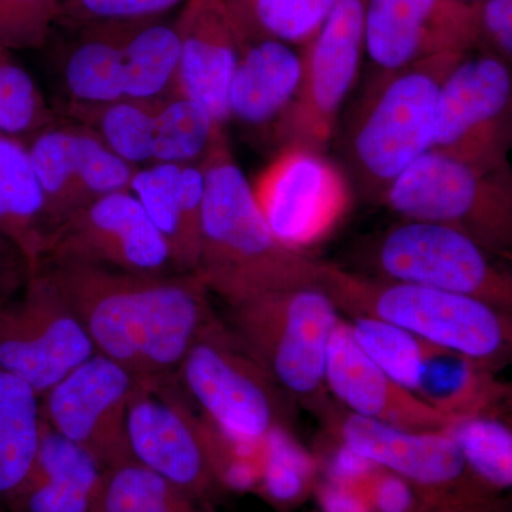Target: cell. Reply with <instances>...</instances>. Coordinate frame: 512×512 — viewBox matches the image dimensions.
<instances>
[{"label": "cell", "mask_w": 512, "mask_h": 512, "mask_svg": "<svg viewBox=\"0 0 512 512\" xmlns=\"http://www.w3.org/2000/svg\"><path fill=\"white\" fill-rule=\"evenodd\" d=\"M174 376L198 413L229 436L259 441L275 427L286 426L285 394L217 316Z\"/></svg>", "instance_id": "52a82bcc"}, {"label": "cell", "mask_w": 512, "mask_h": 512, "mask_svg": "<svg viewBox=\"0 0 512 512\" xmlns=\"http://www.w3.org/2000/svg\"><path fill=\"white\" fill-rule=\"evenodd\" d=\"M39 272L69 303L96 353L137 379L174 376L215 316L210 291L194 272L131 274L86 265Z\"/></svg>", "instance_id": "6da1fadb"}, {"label": "cell", "mask_w": 512, "mask_h": 512, "mask_svg": "<svg viewBox=\"0 0 512 512\" xmlns=\"http://www.w3.org/2000/svg\"><path fill=\"white\" fill-rule=\"evenodd\" d=\"M326 434L413 485L427 512H478L481 484L446 431L397 429L326 402L316 412Z\"/></svg>", "instance_id": "ba28073f"}, {"label": "cell", "mask_w": 512, "mask_h": 512, "mask_svg": "<svg viewBox=\"0 0 512 512\" xmlns=\"http://www.w3.org/2000/svg\"><path fill=\"white\" fill-rule=\"evenodd\" d=\"M228 92L231 121L254 133H274L291 106L302 76L301 49L265 37L241 36Z\"/></svg>", "instance_id": "44dd1931"}, {"label": "cell", "mask_w": 512, "mask_h": 512, "mask_svg": "<svg viewBox=\"0 0 512 512\" xmlns=\"http://www.w3.org/2000/svg\"><path fill=\"white\" fill-rule=\"evenodd\" d=\"M220 124L178 93L158 99L153 124V164H200Z\"/></svg>", "instance_id": "4dcf8cb0"}, {"label": "cell", "mask_w": 512, "mask_h": 512, "mask_svg": "<svg viewBox=\"0 0 512 512\" xmlns=\"http://www.w3.org/2000/svg\"><path fill=\"white\" fill-rule=\"evenodd\" d=\"M97 512H204L177 485L136 460L104 471Z\"/></svg>", "instance_id": "1f68e13d"}, {"label": "cell", "mask_w": 512, "mask_h": 512, "mask_svg": "<svg viewBox=\"0 0 512 512\" xmlns=\"http://www.w3.org/2000/svg\"><path fill=\"white\" fill-rule=\"evenodd\" d=\"M123 55L124 97L158 100L177 93L180 42L174 19L128 22Z\"/></svg>", "instance_id": "4316f807"}, {"label": "cell", "mask_w": 512, "mask_h": 512, "mask_svg": "<svg viewBox=\"0 0 512 512\" xmlns=\"http://www.w3.org/2000/svg\"><path fill=\"white\" fill-rule=\"evenodd\" d=\"M325 384L326 392L346 412L397 429L446 431L454 421L376 366L357 345L346 316L330 338Z\"/></svg>", "instance_id": "d6986e66"}, {"label": "cell", "mask_w": 512, "mask_h": 512, "mask_svg": "<svg viewBox=\"0 0 512 512\" xmlns=\"http://www.w3.org/2000/svg\"><path fill=\"white\" fill-rule=\"evenodd\" d=\"M157 100L120 99L103 104H62L55 110L92 131L121 160L146 167L153 164V124Z\"/></svg>", "instance_id": "f1b7e54d"}, {"label": "cell", "mask_w": 512, "mask_h": 512, "mask_svg": "<svg viewBox=\"0 0 512 512\" xmlns=\"http://www.w3.org/2000/svg\"><path fill=\"white\" fill-rule=\"evenodd\" d=\"M200 167L204 202L194 274L210 293L234 306L264 293L320 286L323 262L284 247L266 225L227 127L218 128Z\"/></svg>", "instance_id": "7a4b0ae2"}, {"label": "cell", "mask_w": 512, "mask_h": 512, "mask_svg": "<svg viewBox=\"0 0 512 512\" xmlns=\"http://www.w3.org/2000/svg\"><path fill=\"white\" fill-rule=\"evenodd\" d=\"M382 470V468H380ZM366 483H372L370 488V505L377 512H413L416 511L417 494L413 485L404 478L379 471L370 476Z\"/></svg>", "instance_id": "ab89813d"}, {"label": "cell", "mask_w": 512, "mask_h": 512, "mask_svg": "<svg viewBox=\"0 0 512 512\" xmlns=\"http://www.w3.org/2000/svg\"><path fill=\"white\" fill-rule=\"evenodd\" d=\"M56 119L28 70L0 46V131L25 140Z\"/></svg>", "instance_id": "e575fe53"}, {"label": "cell", "mask_w": 512, "mask_h": 512, "mask_svg": "<svg viewBox=\"0 0 512 512\" xmlns=\"http://www.w3.org/2000/svg\"><path fill=\"white\" fill-rule=\"evenodd\" d=\"M491 256L457 229L402 220L376 242L373 259L382 278L460 293L510 313L512 276Z\"/></svg>", "instance_id": "9c48e42d"}, {"label": "cell", "mask_w": 512, "mask_h": 512, "mask_svg": "<svg viewBox=\"0 0 512 512\" xmlns=\"http://www.w3.org/2000/svg\"><path fill=\"white\" fill-rule=\"evenodd\" d=\"M127 25L128 22H106L62 28L66 39L57 52L62 104H103L126 99L123 45Z\"/></svg>", "instance_id": "cb8c5ba5"}, {"label": "cell", "mask_w": 512, "mask_h": 512, "mask_svg": "<svg viewBox=\"0 0 512 512\" xmlns=\"http://www.w3.org/2000/svg\"><path fill=\"white\" fill-rule=\"evenodd\" d=\"M228 328L286 399L318 412L328 402L325 373L332 333L342 319L320 286L264 293L229 306Z\"/></svg>", "instance_id": "5b68a950"}, {"label": "cell", "mask_w": 512, "mask_h": 512, "mask_svg": "<svg viewBox=\"0 0 512 512\" xmlns=\"http://www.w3.org/2000/svg\"><path fill=\"white\" fill-rule=\"evenodd\" d=\"M315 461L288 426H278L262 439L261 484L278 504L301 500L311 484Z\"/></svg>", "instance_id": "d590c367"}, {"label": "cell", "mask_w": 512, "mask_h": 512, "mask_svg": "<svg viewBox=\"0 0 512 512\" xmlns=\"http://www.w3.org/2000/svg\"><path fill=\"white\" fill-rule=\"evenodd\" d=\"M130 190L167 244L175 271L195 272L204 202L200 164H151L137 168Z\"/></svg>", "instance_id": "7402d4cb"}, {"label": "cell", "mask_w": 512, "mask_h": 512, "mask_svg": "<svg viewBox=\"0 0 512 512\" xmlns=\"http://www.w3.org/2000/svg\"><path fill=\"white\" fill-rule=\"evenodd\" d=\"M96 353L92 340L42 272L28 276L16 301L0 303V370L42 397Z\"/></svg>", "instance_id": "5bb4252c"}, {"label": "cell", "mask_w": 512, "mask_h": 512, "mask_svg": "<svg viewBox=\"0 0 512 512\" xmlns=\"http://www.w3.org/2000/svg\"><path fill=\"white\" fill-rule=\"evenodd\" d=\"M40 431V397L28 383L0 370V512L28 476Z\"/></svg>", "instance_id": "83f0119b"}, {"label": "cell", "mask_w": 512, "mask_h": 512, "mask_svg": "<svg viewBox=\"0 0 512 512\" xmlns=\"http://www.w3.org/2000/svg\"><path fill=\"white\" fill-rule=\"evenodd\" d=\"M103 478L86 451L42 420L35 461L3 512H97Z\"/></svg>", "instance_id": "603a6c76"}, {"label": "cell", "mask_w": 512, "mask_h": 512, "mask_svg": "<svg viewBox=\"0 0 512 512\" xmlns=\"http://www.w3.org/2000/svg\"><path fill=\"white\" fill-rule=\"evenodd\" d=\"M495 370L470 357L424 342L416 396L450 419L497 414L510 400V387Z\"/></svg>", "instance_id": "484cf974"}, {"label": "cell", "mask_w": 512, "mask_h": 512, "mask_svg": "<svg viewBox=\"0 0 512 512\" xmlns=\"http://www.w3.org/2000/svg\"><path fill=\"white\" fill-rule=\"evenodd\" d=\"M512 141L511 64L466 53L441 84L434 148L483 168L508 165Z\"/></svg>", "instance_id": "7c38bea8"}, {"label": "cell", "mask_w": 512, "mask_h": 512, "mask_svg": "<svg viewBox=\"0 0 512 512\" xmlns=\"http://www.w3.org/2000/svg\"><path fill=\"white\" fill-rule=\"evenodd\" d=\"M256 204L274 237L305 254L345 220L352 191L323 151L286 146L252 184Z\"/></svg>", "instance_id": "4fadbf2b"}, {"label": "cell", "mask_w": 512, "mask_h": 512, "mask_svg": "<svg viewBox=\"0 0 512 512\" xmlns=\"http://www.w3.org/2000/svg\"><path fill=\"white\" fill-rule=\"evenodd\" d=\"M52 265L177 272L167 244L131 190L101 197L56 225L47 234L40 269Z\"/></svg>", "instance_id": "9a60e30c"}, {"label": "cell", "mask_w": 512, "mask_h": 512, "mask_svg": "<svg viewBox=\"0 0 512 512\" xmlns=\"http://www.w3.org/2000/svg\"><path fill=\"white\" fill-rule=\"evenodd\" d=\"M320 288L346 316H369L490 369L510 356V313L480 299L346 271L323 262Z\"/></svg>", "instance_id": "3957f363"}, {"label": "cell", "mask_w": 512, "mask_h": 512, "mask_svg": "<svg viewBox=\"0 0 512 512\" xmlns=\"http://www.w3.org/2000/svg\"><path fill=\"white\" fill-rule=\"evenodd\" d=\"M131 456L198 503L224 491L212 463L200 413L175 376L138 379L127 410Z\"/></svg>", "instance_id": "8fae6325"}, {"label": "cell", "mask_w": 512, "mask_h": 512, "mask_svg": "<svg viewBox=\"0 0 512 512\" xmlns=\"http://www.w3.org/2000/svg\"><path fill=\"white\" fill-rule=\"evenodd\" d=\"M382 201L403 220L446 225L488 254L511 256L510 164L478 167L431 148L390 184Z\"/></svg>", "instance_id": "8992f818"}, {"label": "cell", "mask_w": 512, "mask_h": 512, "mask_svg": "<svg viewBox=\"0 0 512 512\" xmlns=\"http://www.w3.org/2000/svg\"><path fill=\"white\" fill-rule=\"evenodd\" d=\"M446 433L454 440L470 473L487 488L512 485V431L497 414L456 419Z\"/></svg>", "instance_id": "d6a6232c"}, {"label": "cell", "mask_w": 512, "mask_h": 512, "mask_svg": "<svg viewBox=\"0 0 512 512\" xmlns=\"http://www.w3.org/2000/svg\"><path fill=\"white\" fill-rule=\"evenodd\" d=\"M25 143L45 201L47 234L99 198L130 190L137 171L92 131L60 116Z\"/></svg>", "instance_id": "e0dca14e"}, {"label": "cell", "mask_w": 512, "mask_h": 512, "mask_svg": "<svg viewBox=\"0 0 512 512\" xmlns=\"http://www.w3.org/2000/svg\"><path fill=\"white\" fill-rule=\"evenodd\" d=\"M188 0H63L56 28L164 18Z\"/></svg>", "instance_id": "74e56055"}, {"label": "cell", "mask_w": 512, "mask_h": 512, "mask_svg": "<svg viewBox=\"0 0 512 512\" xmlns=\"http://www.w3.org/2000/svg\"><path fill=\"white\" fill-rule=\"evenodd\" d=\"M326 464L330 481L343 485L366 483L377 470L375 464L359 456L352 448L325 434Z\"/></svg>", "instance_id": "60d3db41"}, {"label": "cell", "mask_w": 512, "mask_h": 512, "mask_svg": "<svg viewBox=\"0 0 512 512\" xmlns=\"http://www.w3.org/2000/svg\"><path fill=\"white\" fill-rule=\"evenodd\" d=\"M460 2L473 3V2H478V0H460Z\"/></svg>", "instance_id": "7bdbcfd3"}, {"label": "cell", "mask_w": 512, "mask_h": 512, "mask_svg": "<svg viewBox=\"0 0 512 512\" xmlns=\"http://www.w3.org/2000/svg\"><path fill=\"white\" fill-rule=\"evenodd\" d=\"M63 0H0V46L12 50L45 47L56 28Z\"/></svg>", "instance_id": "8d00e7d4"}, {"label": "cell", "mask_w": 512, "mask_h": 512, "mask_svg": "<svg viewBox=\"0 0 512 512\" xmlns=\"http://www.w3.org/2000/svg\"><path fill=\"white\" fill-rule=\"evenodd\" d=\"M464 55L448 53L375 74L346 147L350 168L369 197L382 201L390 184L434 148L441 84Z\"/></svg>", "instance_id": "277c9868"}, {"label": "cell", "mask_w": 512, "mask_h": 512, "mask_svg": "<svg viewBox=\"0 0 512 512\" xmlns=\"http://www.w3.org/2000/svg\"><path fill=\"white\" fill-rule=\"evenodd\" d=\"M323 512H375L369 501L352 485L330 483L319 491Z\"/></svg>", "instance_id": "b9f144b4"}, {"label": "cell", "mask_w": 512, "mask_h": 512, "mask_svg": "<svg viewBox=\"0 0 512 512\" xmlns=\"http://www.w3.org/2000/svg\"><path fill=\"white\" fill-rule=\"evenodd\" d=\"M0 235L25 262L28 276L42 262L45 201L23 138L0 131Z\"/></svg>", "instance_id": "d4e9b609"}, {"label": "cell", "mask_w": 512, "mask_h": 512, "mask_svg": "<svg viewBox=\"0 0 512 512\" xmlns=\"http://www.w3.org/2000/svg\"><path fill=\"white\" fill-rule=\"evenodd\" d=\"M0 303H2V298H0Z\"/></svg>", "instance_id": "ee69618b"}, {"label": "cell", "mask_w": 512, "mask_h": 512, "mask_svg": "<svg viewBox=\"0 0 512 512\" xmlns=\"http://www.w3.org/2000/svg\"><path fill=\"white\" fill-rule=\"evenodd\" d=\"M363 28L365 55L375 74L478 46L476 2L365 0Z\"/></svg>", "instance_id": "ac0fdd59"}, {"label": "cell", "mask_w": 512, "mask_h": 512, "mask_svg": "<svg viewBox=\"0 0 512 512\" xmlns=\"http://www.w3.org/2000/svg\"><path fill=\"white\" fill-rule=\"evenodd\" d=\"M180 42L177 93L228 126V92L241 37L225 0H188L174 19Z\"/></svg>", "instance_id": "ffe728a7"}, {"label": "cell", "mask_w": 512, "mask_h": 512, "mask_svg": "<svg viewBox=\"0 0 512 512\" xmlns=\"http://www.w3.org/2000/svg\"><path fill=\"white\" fill-rule=\"evenodd\" d=\"M365 0H338L301 49L298 93L272 136L282 147L323 151L365 56Z\"/></svg>", "instance_id": "30bf717a"}, {"label": "cell", "mask_w": 512, "mask_h": 512, "mask_svg": "<svg viewBox=\"0 0 512 512\" xmlns=\"http://www.w3.org/2000/svg\"><path fill=\"white\" fill-rule=\"evenodd\" d=\"M137 380L119 363L94 353L40 397L42 420L103 471L120 466L134 460L127 410Z\"/></svg>", "instance_id": "2e32d148"}, {"label": "cell", "mask_w": 512, "mask_h": 512, "mask_svg": "<svg viewBox=\"0 0 512 512\" xmlns=\"http://www.w3.org/2000/svg\"><path fill=\"white\" fill-rule=\"evenodd\" d=\"M478 52L512 62V0H478Z\"/></svg>", "instance_id": "f35d334b"}, {"label": "cell", "mask_w": 512, "mask_h": 512, "mask_svg": "<svg viewBox=\"0 0 512 512\" xmlns=\"http://www.w3.org/2000/svg\"><path fill=\"white\" fill-rule=\"evenodd\" d=\"M338 0H225L239 35L302 47Z\"/></svg>", "instance_id": "f546056e"}, {"label": "cell", "mask_w": 512, "mask_h": 512, "mask_svg": "<svg viewBox=\"0 0 512 512\" xmlns=\"http://www.w3.org/2000/svg\"><path fill=\"white\" fill-rule=\"evenodd\" d=\"M348 322L366 356L394 382L416 394L423 365V340L369 316H350Z\"/></svg>", "instance_id": "836d02e7"}]
</instances>
